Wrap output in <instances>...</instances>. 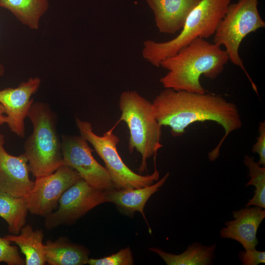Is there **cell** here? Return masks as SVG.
<instances>
[{"label":"cell","mask_w":265,"mask_h":265,"mask_svg":"<svg viewBox=\"0 0 265 265\" xmlns=\"http://www.w3.org/2000/svg\"><path fill=\"white\" fill-rule=\"evenodd\" d=\"M152 103L157 120L162 126L170 128L173 137L182 136L186 128L195 122L213 121L221 125L225 133L208 153L211 161L219 157L220 148L228 136L242 126L237 105L219 95L165 88Z\"/></svg>","instance_id":"obj_1"},{"label":"cell","mask_w":265,"mask_h":265,"mask_svg":"<svg viewBox=\"0 0 265 265\" xmlns=\"http://www.w3.org/2000/svg\"><path fill=\"white\" fill-rule=\"evenodd\" d=\"M229 61L225 50L204 38H197L175 54L161 61L159 67L168 72L160 78L159 82L164 88L205 93L200 77L216 79Z\"/></svg>","instance_id":"obj_2"},{"label":"cell","mask_w":265,"mask_h":265,"mask_svg":"<svg viewBox=\"0 0 265 265\" xmlns=\"http://www.w3.org/2000/svg\"><path fill=\"white\" fill-rule=\"evenodd\" d=\"M33 131L24 143V154L35 178L47 176L64 165L56 115L49 105L34 102L27 114Z\"/></svg>","instance_id":"obj_3"},{"label":"cell","mask_w":265,"mask_h":265,"mask_svg":"<svg viewBox=\"0 0 265 265\" xmlns=\"http://www.w3.org/2000/svg\"><path fill=\"white\" fill-rule=\"evenodd\" d=\"M231 0H201L190 11L181 32L171 40L143 42L142 56L153 66L159 67L164 59L171 56L197 38H208L214 35Z\"/></svg>","instance_id":"obj_4"},{"label":"cell","mask_w":265,"mask_h":265,"mask_svg":"<svg viewBox=\"0 0 265 265\" xmlns=\"http://www.w3.org/2000/svg\"><path fill=\"white\" fill-rule=\"evenodd\" d=\"M120 117L117 124L124 122L128 126L130 136L128 150H135L141 156L139 173L147 169V159L157 155L162 146L161 143L162 126L157 120L152 103L132 90L122 92L119 97Z\"/></svg>","instance_id":"obj_5"},{"label":"cell","mask_w":265,"mask_h":265,"mask_svg":"<svg viewBox=\"0 0 265 265\" xmlns=\"http://www.w3.org/2000/svg\"><path fill=\"white\" fill-rule=\"evenodd\" d=\"M80 135L89 142L103 160L115 189L137 188L154 184L158 181L159 172L156 167L154 157V171L151 175H141L132 170L122 160L117 150L120 139L113 132L116 124L103 135L96 134L90 122L75 118Z\"/></svg>","instance_id":"obj_6"},{"label":"cell","mask_w":265,"mask_h":265,"mask_svg":"<svg viewBox=\"0 0 265 265\" xmlns=\"http://www.w3.org/2000/svg\"><path fill=\"white\" fill-rule=\"evenodd\" d=\"M258 4L259 0H238L236 2L230 3L217 25L213 40V43L225 47L229 60L244 72L257 94L256 85L244 66L238 50L248 34L265 26V22L258 10Z\"/></svg>","instance_id":"obj_7"},{"label":"cell","mask_w":265,"mask_h":265,"mask_svg":"<svg viewBox=\"0 0 265 265\" xmlns=\"http://www.w3.org/2000/svg\"><path fill=\"white\" fill-rule=\"evenodd\" d=\"M105 191L80 180L62 195L57 210L45 217V226L51 230L73 224L95 207L106 202Z\"/></svg>","instance_id":"obj_8"},{"label":"cell","mask_w":265,"mask_h":265,"mask_svg":"<svg viewBox=\"0 0 265 265\" xmlns=\"http://www.w3.org/2000/svg\"><path fill=\"white\" fill-rule=\"evenodd\" d=\"M61 147L64 165L76 170L81 179L97 189H115L107 170L95 159L94 150L81 136L63 134Z\"/></svg>","instance_id":"obj_9"},{"label":"cell","mask_w":265,"mask_h":265,"mask_svg":"<svg viewBox=\"0 0 265 265\" xmlns=\"http://www.w3.org/2000/svg\"><path fill=\"white\" fill-rule=\"evenodd\" d=\"M80 179L76 170L66 165L52 174L35 178L32 190L26 197L28 211L46 217L57 208L63 193Z\"/></svg>","instance_id":"obj_10"},{"label":"cell","mask_w":265,"mask_h":265,"mask_svg":"<svg viewBox=\"0 0 265 265\" xmlns=\"http://www.w3.org/2000/svg\"><path fill=\"white\" fill-rule=\"evenodd\" d=\"M38 77L29 78L15 88L8 87L0 90V103L6 116V124L10 131L18 136H25V119L34 102L32 95L41 85Z\"/></svg>","instance_id":"obj_11"},{"label":"cell","mask_w":265,"mask_h":265,"mask_svg":"<svg viewBox=\"0 0 265 265\" xmlns=\"http://www.w3.org/2000/svg\"><path fill=\"white\" fill-rule=\"evenodd\" d=\"M4 136L0 133V190L17 197H26L34 182L29 178L27 159L24 154H9L4 149Z\"/></svg>","instance_id":"obj_12"},{"label":"cell","mask_w":265,"mask_h":265,"mask_svg":"<svg viewBox=\"0 0 265 265\" xmlns=\"http://www.w3.org/2000/svg\"><path fill=\"white\" fill-rule=\"evenodd\" d=\"M234 219L225 222L219 232L221 238L235 240L245 250L254 249L258 244L257 230L265 217L264 209L245 206L232 212Z\"/></svg>","instance_id":"obj_13"},{"label":"cell","mask_w":265,"mask_h":265,"mask_svg":"<svg viewBox=\"0 0 265 265\" xmlns=\"http://www.w3.org/2000/svg\"><path fill=\"white\" fill-rule=\"evenodd\" d=\"M201 0H146L158 30L167 34H174L183 28L188 15Z\"/></svg>","instance_id":"obj_14"},{"label":"cell","mask_w":265,"mask_h":265,"mask_svg":"<svg viewBox=\"0 0 265 265\" xmlns=\"http://www.w3.org/2000/svg\"><path fill=\"white\" fill-rule=\"evenodd\" d=\"M169 176V172H167L156 184L140 188L106 190V202L114 204L121 212L128 215H132L135 212H140L147 223L149 233L151 234V230L146 218L144 209L150 197L159 190Z\"/></svg>","instance_id":"obj_15"},{"label":"cell","mask_w":265,"mask_h":265,"mask_svg":"<svg viewBox=\"0 0 265 265\" xmlns=\"http://www.w3.org/2000/svg\"><path fill=\"white\" fill-rule=\"evenodd\" d=\"M46 263L50 265H83L88 263L89 251L86 247L71 242L64 237L45 244Z\"/></svg>","instance_id":"obj_16"},{"label":"cell","mask_w":265,"mask_h":265,"mask_svg":"<svg viewBox=\"0 0 265 265\" xmlns=\"http://www.w3.org/2000/svg\"><path fill=\"white\" fill-rule=\"evenodd\" d=\"M44 235L40 230H34L31 225H25L18 235H7L3 238L16 244L25 256L26 265L46 264Z\"/></svg>","instance_id":"obj_17"},{"label":"cell","mask_w":265,"mask_h":265,"mask_svg":"<svg viewBox=\"0 0 265 265\" xmlns=\"http://www.w3.org/2000/svg\"><path fill=\"white\" fill-rule=\"evenodd\" d=\"M216 245V243L208 246L195 242L180 254L167 253L159 247L148 249L160 256L167 265H210L213 264Z\"/></svg>","instance_id":"obj_18"},{"label":"cell","mask_w":265,"mask_h":265,"mask_svg":"<svg viewBox=\"0 0 265 265\" xmlns=\"http://www.w3.org/2000/svg\"><path fill=\"white\" fill-rule=\"evenodd\" d=\"M0 7L9 11L24 26L38 30L41 18L50 7L49 0H0Z\"/></svg>","instance_id":"obj_19"},{"label":"cell","mask_w":265,"mask_h":265,"mask_svg":"<svg viewBox=\"0 0 265 265\" xmlns=\"http://www.w3.org/2000/svg\"><path fill=\"white\" fill-rule=\"evenodd\" d=\"M26 197H17L0 190V216L7 223L9 232L18 235L26 225L28 212Z\"/></svg>","instance_id":"obj_20"},{"label":"cell","mask_w":265,"mask_h":265,"mask_svg":"<svg viewBox=\"0 0 265 265\" xmlns=\"http://www.w3.org/2000/svg\"><path fill=\"white\" fill-rule=\"evenodd\" d=\"M245 165L249 169L250 180L245 187L253 186L255 187L253 197L245 206H257L265 208V166L261 167L254 160L253 157L245 155Z\"/></svg>","instance_id":"obj_21"},{"label":"cell","mask_w":265,"mask_h":265,"mask_svg":"<svg viewBox=\"0 0 265 265\" xmlns=\"http://www.w3.org/2000/svg\"><path fill=\"white\" fill-rule=\"evenodd\" d=\"M133 259L129 247L123 248L110 256L100 259H89L90 265H132Z\"/></svg>","instance_id":"obj_22"},{"label":"cell","mask_w":265,"mask_h":265,"mask_svg":"<svg viewBox=\"0 0 265 265\" xmlns=\"http://www.w3.org/2000/svg\"><path fill=\"white\" fill-rule=\"evenodd\" d=\"M4 238L0 237V263L8 265H24L25 260L20 256L16 246H13Z\"/></svg>","instance_id":"obj_23"},{"label":"cell","mask_w":265,"mask_h":265,"mask_svg":"<svg viewBox=\"0 0 265 265\" xmlns=\"http://www.w3.org/2000/svg\"><path fill=\"white\" fill-rule=\"evenodd\" d=\"M242 265H257L265 263V252L254 249L240 251L238 254Z\"/></svg>","instance_id":"obj_24"},{"label":"cell","mask_w":265,"mask_h":265,"mask_svg":"<svg viewBox=\"0 0 265 265\" xmlns=\"http://www.w3.org/2000/svg\"><path fill=\"white\" fill-rule=\"evenodd\" d=\"M259 135L257 141L252 147V152L259 155L258 163L265 166V121L261 122L258 128Z\"/></svg>","instance_id":"obj_25"},{"label":"cell","mask_w":265,"mask_h":265,"mask_svg":"<svg viewBox=\"0 0 265 265\" xmlns=\"http://www.w3.org/2000/svg\"><path fill=\"white\" fill-rule=\"evenodd\" d=\"M6 123V116L3 106L0 103V126Z\"/></svg>","instance_id":"obj_26"},{"label":"cell","mask_w":265,"mask_h":265,"mask_svg":"<svg viewBox=\"0 0 265 265\" xmlns=\"http://www.w3.org/2000/svg\"><path fill=\"white\" fill-rule=\"evenodd\" d=\"M4 67L3 65L0 62V77L3 76L4 74Z\"/></svg>","instance_id":"obj_27"}]
</instances>
